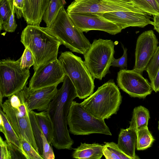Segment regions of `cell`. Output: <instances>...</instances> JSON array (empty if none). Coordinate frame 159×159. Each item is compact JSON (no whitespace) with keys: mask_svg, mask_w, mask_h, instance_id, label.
I'll return each instance as SVG.
<instances>
[{"mask_svg":"<svg viewBox=\"0 0 159 159\" xmlns=\"http://www.w3.org/2000/svg\"><path fill=\"white\" fill-rule=\"evenodd\" d=\"M77 97L74 85L66 75L61 87L58 90L46 111L53 127L52 143L57 149H71L74 144L67 127V117L71 104Z\"/></svg>","mask_w":159,"mask_h":159,"instance_id":"obj_1","label":"cell"},{"mask_svg":"<svg viewBox=\"0 0 159 159\" xmlns=\"http://www.w3.org/2000/svg\"><path fill=\"white\" fill-rule=\"evenodd\" d=\"M20 41L28 47L33 56L34 71L57 59L58 49L61 45L57 38L49 34L44 27L28 25L23 30Z\"/></svg>","mask_w":159,"mask_h":159,"instance_id":"obj_2","label":"cell"},{"mask_svg":"<svg viewBox=\"0 0 159 159\" xmlns=\"http://www.w3.org/2000/svg\"><path fill=\"white\" fill-rule=\"evenodd\" d=\"M121 102L119 89L113 80L111 79L99 87L80 103L93 116L104 120L116 114Z\"/></svg>","mask_w":159,"mask_h":159,"instance_id":"obj_3","label":"cell"},{"mask_svg":"<svg viewBox=\"0 0 159 159\" xmlns=\"http://www.w3.org/2000/svg\"><path fill=\"white\" fill-rule=\"evenodd\" d=\"M44 28L72 52L84 55L91 45L83 32L73 22L64 7L53 23Z\"/></svg>","mask_w":159,"mask_h":159,"instance_id":"obj_4","label":"cell"},{"mask_svg":"<svg viewBox=\"0 0 159 159\" xmlns=\"http://www.w3.org/2000/svg\"><path fill=\"white\" fill-rule=\"evenodd\" d=\"M58 60L74 85L77 97L84 99L93 93L94 79L80 57L71 52L65 51L61 53Z\"/></svg>","mask_w":159,"mask_h":159,"instance_id":"obj_5","label":"cell"},{"mask_svg":"<svg viewBox=\"0 0 159 159\" xmlns=\"http://www.w3.org/2000/svg\"><path fill=\"white\" fill-rule=\"evenodd\" d=\"M114 48L111 40L95 39L84 55L85 65L94 80H101L108 73L114 59Z\"/></svg>","mask_w":159,"mask_h":159,"instance_id":"obj_6","label":"cell"},{"mask_svg":"<svg viewBox=\"0 0 159 159\" xmlns=\"http://www.w3.org/2000/svg\"><path fill=\"white\" fill-rule=\"evenodd\" d=\"M70 132L75 135L97 133L111 135L104 120L97 118L86 111L80 103L73 101L67 117Z\"/></svg>","mask_w":159,"mask_h":159,"instance_id":"obj_7","label":"cell"},{"mask_svg":"<svg viewBox=\"0 0 159 159\" xmlns=\"http://www.w3.org/2000/svg\"><path fill=\"white\" fill-rule=\"evenodd\" d=\"M30 75L29 69L21 67L20 58L0 60V96L8 97L22 89Z\"/></svg>","mask_w":159,"mask_h":159,"instance_id":"obj_8","label":"cell"},{"mask_svg":"<svg viewBox=\"0 0 159 159\" xmlns=\"http://www.w3.org/2000/svg\"><path fill=\"white\" fill-rule=\"evenodd\" d=\"M67 13H104L116 11H141L129 1L124 0H75Z\"/></svg>","mask_w":159,"mask_h":159,"instance_id":"obj_9","label":"cell"},{"mask_svg":"<svg viewBox=\"0 0 159 159\" xmlns=\"http://www.w3.org/2000/svg\"><path fill=\"white\" fill-rule=\"evenodd\" d=\"M117 83L120 89L133 97L144 98L153 91L148 80L133 69H120Z\"/></svg>","mask_w":159,"mask_h":159,"instance_id":"obj_10","label":"cell"},{"mask_svg":"<svg viewBox=\"0 0 159 159\" xmlns=\"http://www.w3.org/2000/svg\"><path fill=\"white\" fill-rule=\"evenodd\" d=\"M73 22L80 30L86 33L92 30L104 31L111 35L120 33L122 29L115 23L98 13H67Z\"/></svg>","mask_w":159,"mask_h":159,"instance_id":"obj_11","label":"cell"},{"mask_svg":"<svg viewBox=\"0 0 159 159\" xmlns=\"http://www.w3.org/2000/svg\"><path fill=\"white\" fill-rule=\"evenodd\" d=\"M66 74L57 59L40 67L34 71L30 81L29 88L33 91L57 85L63 82Z\"/></svg>","mask_w":159,"mask_h":159,"instance_id":"obj_12","label":"cell"},{"mask_svg":"<svg viewBox=\"0 0 159 159\" xmlns=\"http://www.w3.org/2000/svg\"><path fill=\"white\" fill-rule=\"evenodd\" d=\"M158 42L153 31H145L138 37L135 52V61L133 70L142 74L153 57Z\"/></svg>","mask_w":159,"mask_h":159,"instance_id":"obj_13","label":"cell"},{"mask_svg":"<svg viewBox=\"0 0 159 159\" xmlns=\"http://www.w3.org/2000/svg\"><path fill=\"white\" fill-rule=\"evenodd\" d=\"M0 107L1 108L2 107L9 123L20 139L24 137L39 152L33 132L29 114L16 111L11 105L8 99L2 103Z\"/></svg>","mask_w":159,"mask_h":159,"instance_id":"obj_14","label":"cell"},{"mask_svg":"<svg viewBox=\"0 0 159 159\" xmlns=\"http://www.w3.org/2000/svg\"><path fill=\"white\" fill-rule=\"evenodd\" d=\"M98 13L116 24L122 30L129 27L143 28L152 24L149 15L142 11H116Z\"/></svg>","mask_w":159,"mask_h":159,"instance_id":"obj_15","label":"cell"},{"mask_svg":"<svg viewBox=\"0 0 159 159\" xmlns=\"http://www.w3.org/2000/svg\"><path fill=\"white\" fill-rule=\"evenodd\" d=\"M57 86L54 85L34 91L30 90L27 100L29 110L47 111L57 93Z\"/></svg>","mask_w":159,"mask_h":159,"instance_id":"obj_16","label":"cell"},{"mask_svg":"<svg viewBox=\"0 0 159 159\" xmlns=\"http://www.w3.org/2000/svg\"><path fill=\"white\" fill-rule=\"evenodd\" d=\"M51 0H25L22 16L28 25L40 26Z\"/></svg>","mask_w":159,"mask_h":159,"instance_id":"obj_17","label":"cell"},{"mask_svg":"<svg viewBox=\"0 0 159 159\" xmlns=\"http://www.w3.org/2000/svg\"><path fill=\"white\" fill-rule=\"evenodd\" d=\"M137 131L133 129H121L118 136L117 145L119 148L131 159L139 158L135 154Z\"/></svg>","mask_w":159,"mask_h":159,"instance_id":"obj_18","label":"cell"},{"mask_svg":"<svg viewBox=\"0 0 159 159\" xmlns=\"http://www.w3.org/2000/svg\"><path fill=\"white\" fill-rule=\"evenodd\" d=\"M103 145L98 143H81L77 148L74 149L72 157L78 159H100L103 155Z\"/></svg>","mask_w":159,"mask_h":159,"instance_id":"obj_19","label":"cell"},{"mask_svg":"<svg viewBox=\"0 0 159 159\" xmlns=\"http://www.w3.org/2000/svg\"><path fill=\"white\" fill-rule=\"evenodd\" d=\"M149 119V112L147 108L142 106L136 107L133 110L129 128L137 131L148 127Z\"/></svg>","mask_w":159,"mask_h":159,"instance_id":"obj_20","label":"cell"},{"mask_svg":"<svg viewBox=\"0 0 159 159\" xmlns=\"http://www.w3.org/2000/svg\"><path fill=\"white\" fill-rule=\"evenodd\" d=\"M34 115L38 125L48 143L50 144L53 139V129L52 122L46 111L35 112Z\"/></svg>","mask_w":159,"mask_h":159,"instance_id":"obj_21","label":"cell"},{"mask_svg":"<svg viewBox=\"0 0 159 159\" xmlns=\"http://www.w3.org/2000/svg\"><path fill=\"white\" fill-rule=\"evenodd\" d=\"M66 4L65 0H51L42 17V20L46 23L47 27L53 23Z\"/></svg>","mask_w":159,"mask_h":159,"instance_id":"obj_22","label":"cell"},{"mask_svg":"<svg viewBox=\"0 0 159 159\" xmlns=\"http://www.w3.org/2000/svg\"><path fill=\"white\" fill-rule=\"evenodd\" d=\"M0 116L2 117L3 121L5 130V134L4 136L7 142L12 143L28 156L23 149L20 139L9 123L6 115L1 110V108H0Z\"/></svg>","mask_w":159,"mask_h":159,"instance_id":"obj_23","label":"cell"},{"mask_svg":"<svg viewBox=\"0 0 159 159\" xmlns=\"http://www.w3.org/2000/svg\"><path fill=\"white\" fill-rule=\"evenodd\" d=\"M137 131L136 148L138 150H145L151 147L154 139L146 127Z\"/></svg>","mask_w":159,"mask_h":159,"instance_id":"obj_24","label":"cell"},{"mask_svg":"<svg viewBox=\"0 0 159 159\" xmlns=\"http://www.w3.org/2000/svg\"><path fill=\"white\" fill-rule=\"evenodd\" d=\"M102 149L103 155L107 159H131L125 154L113 142H104Z\"/></svg>","mask_w":159,"mask_h":159,"instance_id":"obj_25","label":"cell"},{"mask_svg":"<svg viewBox=\"0 0 159 159\" xmlns=\"http://www.w3.org/2000/svg\"><path fill=\"white\" fill-rule=\"evenodd\" d=\"M136 8L149 15H159V7L156 0H129Z\"/></svg>","mask_w":159,"mask_h":159,"instance_id":"obj_26","label":"cell"},{"mask_svg":"<svg viewBox=\"0 0 159 159\" xmlns=\"http://www.w3.org/2000/svg\"><path fill=\"white\" fill-rule=\"evenodd\" d=\"M33 111H29V116L33 132L40 155L42 157L43 145L42 134V131L39 126Z\"/></svg>","mask_w":159,"mask_h":159,"instance_id":"obj_27","label":"cell"},{"mask_svg":"<svg viewBox=\"0 0 159 159\" xmlns=\"http://www.w3.org/2000/svg\"><path fill=\"white\" fill-rule=\"evenodd\" d=\"M14 10V0H0V26L7 20Z\"/></svg>","mask_w":159,"mask_h":159,"instance_id":"obj_28","label":"cell"},{"mask_svg":"<svg viewBox=\"0 0 159 159\" xmlns=\"http://www.w3.org/2000/svg\"><path fill=\"white\" fill-rule=\"evenodd\" d=\"M159 68V46H158L145 70L148 74L151 83L152 82L155 77Z\"/></svg>","mask_w":159,"mask_h":159,"instance_id":"obj_29","label":"cell"},{"mask_svg":"<svg viewBox=\"0 0 159 159\" xmlns=\"http://www.w3.org/2000/svg\"><path fill=\"white\" fill-rule=\"evenodd\" d=\"M21 67L24 69H29L32 66H34V61L33 56L30 50L26 47L20 57Z\"/></svg>","mask_w":159,"mask_h":159,"instance_id":"obj_30","label":"cell"},{"mask_svg":"<svg viewBox=\"0 0 159 159\" xmlns=\"http://www.w3.org/2000/svg\"><path fill=\"white\" fill-rule=\"evenodd\" d=\"M20 139L23 149L29 159H43L31 144L25 139L22 137Z\"/></svg>","mask_w":159,"mask_h":159,"instance_id":"obj_31","label":"cell"},{"mask_svg":"<svg viewBox=\"0 0 159 159\" xmlns=\"http://www.w3.org/2000/svg\"><path fill=\"white\" fill-rule=\"evenodd\" d=\"M15 14L14 10L7 20L0 26V31L3 30L8 32H13L15 31L17 27V24L15 20Z\"/></svg>","mask_w":159,"mask_h":159,"instance_id":"obj_32","label":"cell"},{"mask_svg":"<svg viewBox=\"0 0 159 159\" xmlns=\"http://www.w3.org/2000/svg\"><path fill=\"white\" fill-rule=\"evenodd\" d=\"M42 137L43 145L42 157L43 159H54L55 157L53 149L43 133Z\"/></svg>","mask_w":159,"mask_h":159,"instance_id":"obj_33","label":"cell"},{"mask_svg":"<svg viewBox=\"0 0 159 159\" xmlns=\"http://www.w3.org/2000/svg\"><path fill=\"white\" fill-rule=\"evenodd\" d=\"M8 149L11 155V159H29V157L25 154L19 148L11 143H7Z\"/></svg>","mask_w":159,"mask_h":159,"instance_id":"obj_34","label":"cell"},{"mask_svg":"<svg viewBox=\"0 0 159 159\" xmlns=\"http://www.w3.org/2000/svg\"><path fill=\"white\" fill-rule=\"evenodd\" d=\"M124 51L123 55L120 58L116 59L114 58L111 64V66L117 67L122 69H127V49L122 46Z\"/></svg>","mask_w":159,"mask_h":159,"instance_id":"obj_35","label":"cell"},{"mask_svg":"<svg viewBox=\"0 0 159 159\" xmlns=\"http://www.w3.org/2000/svg\"><path fill=\"white\" fill-rule=\"evenodd\" d=\"M0 159H11V155L8 149V144L6 141H4L0 136Z\"/></svg>","mask_w":159,"mask_h":159,"instance_id":"obj_36","label":"cell"},{"mask_svg":"<svg viewBox=\"0 0 159 159\" xmlns=\"http://www.w3.org/2000/svg\"><path fill=\"white\" fill-rule=\"evenodd\" d=\"M24 1L25 0H14V11L18 19L22 16Z\"/></svg>","mask_w":159,"mask_h":159,"instance_id":"obj_37","label":"cell"},{"mask_svg":"<svg viewBox=\"0 0 159 159\" xmlns=\"http://www.w3.org/2000/svg\"><path fill=\"white\" fill-rule=\"evenodd\" d=\"M153 90L156 93L159 91V68L152 82L151 83Z\"/></svg>","mask_w":159,"mask_h":159,"instance_id":"obj_38","label":"cell"},{"mask_svg":"<svg viewBox=\"0 0 159 159\" xmlns=\"http://www.w3.org/2000/svg\"><path fill=\"white\" fill-rule=\"evenodd\" d=\"M153 21L152 25L154 26V29L159 34V15H154Z\"/></svg>","mask_w":159,"mask_h":159,"instance_id":"obj_39","label":"cell"},{"mask_svg":"<svg viewBox=\"0 0 159 159\" xmlns=\"http://www.w3.org/2000/svg\"><path fill=\"white\" fill-rule=\"evenodd\" d=\"M156 1L157 2V3L158 4V6H159V0H156Z\"/></svg>","mask_w":159,"mask_h":159,"instance_id":"obj_40","label":"cell"},{"mask_svg":"<svg viewBox=\"0 0 159 159\" xmlns=\"http://www.w3.org/2000/svg\"><path fill=\"white\" fill-rule=\"evenodd\" d=\"M158 130H159V121L158 122Z\"/></svg>","mask_w":159,"mask_h":159,"instance_id":"obj_41","label":"cell"},{"mask_svg":"<svg viewBox=\"0 0 159 159\" xmlns=\"http://www.w3.org/2000/svg\"><path fill=\"white\" fill-rule=\"evenodd\" d=\"M124 0L127 1H129V0Z\"/></svg>","mask_w":159,"mask_h":159,"instance_id":"obj_42","label":"cell"}]
</instances>
